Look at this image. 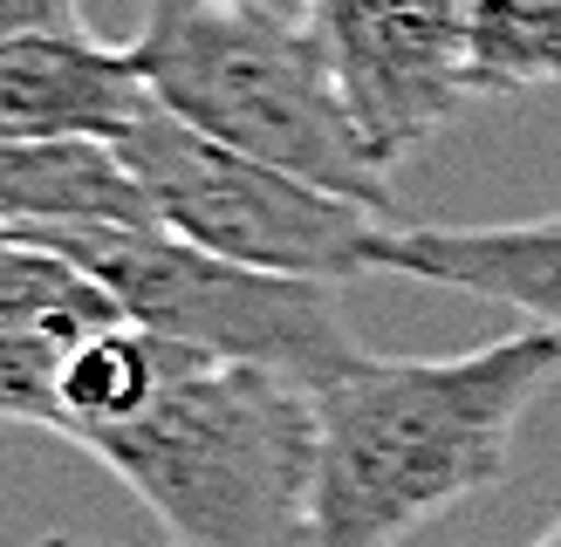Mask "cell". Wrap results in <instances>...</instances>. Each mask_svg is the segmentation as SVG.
Returning <instances> with one entry per match:
<instances>
[{
    "label": "cell",
    "instance_id": "obj_1",
    "mask_svg": "<svg viewBox=\"0 0 561 547\" xmlns=\"http://www.w3.org/2000/svg\"><path fill=\"white\" fill-rule=\"evenodd\" d=\"M561 376V328H507L466 356H370L316 383V547H404L493 492L520 418Z\"/></svg>",
    "mask_w": 561,
    "mask_h": 547
},
{
    "label": "cell",
    "instance_id": "obj_2",
    "mask_svg": "<svg viewBox=\"0 0 561 547\" xmlns=\"http://www.w3.org/2000/svg\"><path fill=\"white\" fill-rule=\"evenodd\" d=\"M172 547H316V391L172 342L130 418L82 438Z\"/></svg>",
    "mask_w": 561,
    "mask_h": 547
},
{
    "label": "cell",
    "instance_id": "obj_3",
    "mask_svg": "<svg viewBox=\"0 0 561 547\" xmlns=\"http://www.w3.org/2000/svg\"><path fill=\"white\" fill-rule=\"evenodd\" d=\"M124 48L151 96L192 130L280 164L335 199L404 219L390 158L370 144L308 21L274 14L267 0H151L145 27Z\"/></svg>",
    "mask_w": 561,
    "mask_h": 547
},
{
    "label": "cell",
    "instance_id": "obj_4",
    "mask_svg": "<svg viewBox=\"0 0 561 547\" xmlns=\"http://www.w3.org/2000/svg\"><path fill=\"white\" fill-rule=\"evenodd\" d=\"M27 240L69 254L90 281H103L137 328L219 356V363H261L316 391L363 356L335 309V281L206 254L158 219L145 226H35Z\"/></svg>",
    "mask_w": 561,
    "mask_h": 547
},
{
    "label": "cell",
    "instance_id": "obj_5",
    "mask_svg": "<svg viewBox=\"0 0 561 547\" xmlns=\"http://www.w3.org/2000/svg\"><path fill=\"white\" fill-rule=\"evenodd\" d=\"M117 158L145 185L158 226H172L206 254H227L267 274H316V281L377 274L370 246L390 226L383 212L219 144V137L172 117L164 103H151L117 137Z\"/></svg>",
    "mask_w": 561,
    "mask_h": 547
},
{
    "label": "cell",
    "instance_id": "obj_6",
    "mask_svg": "<svg viewBox=\"0 0 561 547\" xmlns=\"http://www.w3.org/2000/svg\"><path fill=\"white\" fill-rule=\"evenodd\" d=\"M466 14L472 0H301L308 35L322 42L370 144L390 164L432 144L472 103Z\"/></svg>",
    "mask_w": 561,
    "mask_h": 547
},
{
    "label": "cell",
    "instance_id": "obj_7",
    "mask_svg": "<svg viewBox=\"0 0 561 547\" xmlns=\"http://www.w3.org/2000/svg\"><path fill=\"white\" fill-rule=\"evenodd\" d=\"M158 96L137 75L130 48H103L90 27L82 35H14L0 42V137H117L145 117Z\"/></svg>",
    "mask_w": 561,
    "mask_h": 547
},
{
    "label": "cell",
    "instance_id": "obj_8",
    "mask_svg": "<svg viewBox=\"0 0 561 547\" xmlns=\"http://www.w3.org/2000/svg\"><path fill=\"white\" fill-rule=\"evenodd\" d=\"M377 274L438 281L459 294H480L514 309L520 322L561 328V206L514 226H425V219H390L370 246Z\"/></svg>",
    "mask_w": 561,
    "mask_h": 547
},
{
    "label": "cell",
    "instance_id": "obj_9",
    "mask_svg": "<svg viewBox=\"0 0 561 547\" xmlns=\"http://www.w3.org/2000/svg\"><path fill=\"white\" fill-rule=\"evenodd\" d=\"M151 199L130 178L117 144L96 137H0V226L35 233V226H145Z\"/></svg>",
    "mask_w": 561,
    "mask_h": 547
},
{
    "label": "cell",
    "instance_id": "obj_10",
    "mask_svg": "<svg viewBox=\"0 0 561 547\" xmlns=\"http://www.w3.org/2000/svg\"><path fill=\"white\" fill-rule=\"evenodd\" d=\"M466 82L472 96H520L561 82V0H472Z\"/></svg>",
    "mask_w": 561,
    "mask_h": 547
},
{
    "label": "cell",
    "instance_id": "obj_11",
    "mask_svg": "<svg viewBox=\"0 0 561 547\" xmlns=\"http://www.w3.org/2000/svg\"><path fill=\"white\" fill-rule=\"evenodd\" d=\"M14 35H82V0H0V42Z\"/></svg>",
    "mask_w": 561,
    "mask_h": 547
},
{
    "label": "cell",
    "instance_id": "obj_12",
    "mask_svg": "<svg viewBox=\"0 0 561 547\" xmlns=\"http://www.w3.org/2000/svg\"><path fill=\"white\" fill-rule=\"evenodd\" d=\"M527 547H561V520H548V527H541L535 540H527Z\"/></svg>",
    "mask_w": 561,
    "mask_h": 547
},
{
    "label": "cell",
    "instance_id": "obj_13",
    "mask_svg": "<svg viewBox=\"0 0 561 547\" xmlns=\"http://www.w3.org/2000/svg\"><path fill=\"white\" fill-rule=\"evenodd\" d=\"M42 547H110V540H42ZM164 547H172V540H164Z\"/></svg>",
    "mask_w": 561,
    "mask_h": 547
}]
</instances>
